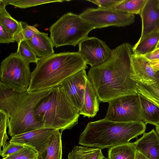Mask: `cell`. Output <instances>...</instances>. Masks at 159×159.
<instances>
[{"mask_svg":"<svg viewBox=\"0 0 159 159\" xmlns=\"http://www.w3.org/2000/svg\"><path fill=\"white\" fill-rule=\"evenodd\" d=\"M62 154L61 133L59 130L52 135L46 149L39 155L40 159H62Z\"/></svg>","mask_w":159,"mask_h":159,"instance_id":"cell-21","label":"cell"},{"mask_svg":"<svg viewBox=\"0 0 159 159\" xmlns=\"http://www.w3.org/2000/svg\"><path fill=\"white\" fill-rule=\"evenodd\" d=\"M136 159H149L139 152H137Z\"/></svg>","mask_w":159,"mask_h":159,"instance_id":"cell-36","label":"cell"},{"mask_svg":"<svg viewBox=\"0 0 159 159\" xmlns=\"http://www.w3.org/2000/svg\"><path fill=\"white\" fill-rule=\"evenodd\" d=\"M143 121L156 127L159 125V107L138 93Z\"/></svg>","mask_w":159,"mask_h":159,"instance_id":"cell-19","label":"cell"},{"mask_svg":"<svg viewBox=\"0 0 159 159\" xmlns=\"http://www.w3.org/2000/svg\"><path fill=\"white\" fill-rule=\"evenodd\" d=\"M58 131L52 128H42L14 136L9 142L30 147L41 154L47 148L52 135Z\"/></svg>","mask_w":159,"mask_h":159,"instance_id":"cell-11","label":"cell"},{"mask_svg":"<svg viewBox=\"0 0 159 159\" xmlns=\"http://www.w3.org/2000/svg\"><path fill=\"white\" fill-rule=\"evenodd\" d=\"M51 89L19 92L0 84V111L8 117L10 136L12 137L45 127L36 118L34 111L39 102Z\"/></svg>","mask_w":159,"mask_h":159,"instance_id":"cell-2","label":"cell"},{"mask_svg":"<svg viewBox=\"0 0 159 159\" xmlns=\"http://www.w3.org/2000/svg\"><path fill=\"white\" fill-rule=\"evenodd\" d=\"M15 41L14 37L0 24V43H9Z\"/></svg>","mask_w":159,"mask_h":159,"instance_id":"cell-33","label":"cell"},{"mask_svg":"<svg viewBox=\"0 0 159 159\" xmlns=\"http://www.w3.org/2000/svg\"><path fill=\"white\" fill-rule=\"evenodd\" d=\"M155 79L157 82V84L159 87V70L155 72Z\"/></svg>","mask_w":159,"mask_h":159,"instance_id":"cell-37","label":"cell"},{"mask_svg":"<svg viewBox=\"0 0 159 159\" xmlns=\"http://www.w3.org/2000/svg\"><path fill=\"white\" fill-rule=\"evenodd\" d=\"M6 5H10L20 8H26L43 4L61 2L64 0H3Z\"/></svg>","mask_w":159,"mask_h":159,"instance_id":"cell-27","label":"cell"},{"mask_svg":"<svg viewBox=\"0 0 159 159\" xmlns=\"http://www.w3.org/2000/svg\"><path fill=\"white\" fill-rule=\"evenodd\" d=\"M80 115L61 85L51 89L39 102L34 111L36 118L45 127L61 131L77 125Z\"/></svg>","mask_w":159,"mask_h":159,"instance_id":"cell-5","label":"cell"},{"mask_svg":"<svg viewBox=\"0 0 159 159\" xmlns=\"http://www.w3.org/2000/svg\"><path fill=\"white\" fill-rule=\"evenodd\" d=\"M139 15L142 21L141 40L149 34L159 30V11L157 0H147Z\"/></svg>","mask_w":159,"mask_h":159,"instance_id":"cell-14","label":"cell"},{"mask_svg":"<svg viewBox=\"0 0 159 159\" xmlns=\"http://www.w3.org/2000/svg\"><path fill=\"white\" fill-rule=\"evenodd\" d=\"M17 52L25 61L29 64H36L39 59L31 48L27 41L22 40L18 43Z\"/></svg>","mask_w":159,"mask_h":159,"instance_id":"cell-26","label":"cell"},{"mask_svg":"<svg viewBox=\"0 0 159 159\" xmlns=\"http://www.w3.org/2000/svg\"><path fill=\"white\" fill-rule=\"evenodd\" d=\"M79 15L95 29L125 27L133 23L135 15L114 9L88 8Z\"/></svg>","mask_w":159,"mask_h":159,"instance_id":"cell-9","label":"cell"},{"mask_svg":"<svg viewBox=\"0 0 159 159\" xmlns=\"http://www.w3.org/2000/svg\"><path fill=\"white\" fill-rule=\"evenodd\" d=\"M147 0H122L112 9L134 15H139Z\"/></svg>","mask_w":159,"mask_h":159,"instance_id":"cell-25","label":"cell"},{"mask_svg":"<svg viewBox=\"0 0 159 159\" xmlns=\"http://www.w3.org/2000/svg\"><path fill=\"white\" fill-rule=\"evenodd\" d=\"M6 6L3 0H0V24L15 39L19 36L22 31L24 22L18 21L11 17L7 11Z\"/></svg>","mask_w":159,"mask_h":159,"instance_id":"cell-18","label":"cell"},{"mask_svg":"<svg viewBox=\"0 0 159 159\" xmlns=\"http://www.w3.org/2000/svg\"><path fill=\"white\" fill-rule=\"evenodd\" d=\"M39 153L32 148L27 146L11 155L1 159H36Z\"/></svg>","mask_w":159,"mask_h":159,"instance_id":"cell-28","label":"cell"},{"mask_svg":"<svg viewBox=\"0 0 159 159\" xmlns=\"http://www.w3.org/2000/svg\"><path fill=\"white\" fill-rule=\"evenodd\" d=\"M88 77L85 70H82L68 77L61 85L79 111L83 106Z\"/></svg>","mask_w":159,"mask_h":159,"instance_id":"cell-12","label":"cell"},{"mask_svg":"<svg viewBox=\"0 0 159 159\" xmlns=\"http://www.w3.org/2000/svg\"><path fill=\"white\" fill-rule=\"evenodd\" d=\"M134 142H129L109 149L106 159H136Z\"/></svg>","mask_w":159,"mask_h":159,"instance_id":"cell-20","label":"cell"},{"mask_svg":"<svg viewBox=\"0 0 159 159\" xmlns=\"http://www.w3.org/2000/svg\"><path fill=\"white\" fill-rule=\"evenodd\" d=\"M159 48V41H158L157 43V44L156 45V46H155V48L154 49H155V48Z\"/></svg>","mask_w":159,"mask_h":159,"instance_id":"cell-40","label":"cell"},{"mask_svg":"<svg viewBox=\"0 0 159 159\" xmlns=\"http://www.w3.org/2000/svg\"><path fill=\"white\" fill-rule=\"evenodd\" d=\"M134 142L137 152L149 159H159V136L154 129Z\"/></svg>","mask_w":159,"mask_h":159,"instance_id":"cell-15","label":"cell"},{"mask_svg":"<svg viewBox=\"0 0 159 159\" xmlns=\"http://www.w3.org/2000/svg\"><path fill=\"white\" fill-rule=\"evenodd\" d=\"M31 75L29 64L16 52L1 62L0 84L8 89L22 92L27 91Z\"/></svg>","mask_w":159,"mask_h":159,"instance_id":"cell-7","label":"cell"},{"mask_svg":"<svg viewBox=\"0 0 159 159\" xmlns=\"http://www.w3.org/2000/svg\"><path fill=\"white\" fill-rule=\"evenodd\" d=\"M0 149H2L8 143L7 140L9 139L7 133V129L8 125V118L3 111H0Z\"/></svg>","mask_w":159,"mask_h":159,"instance_id":"cell-29","label":"cell"},{"mask_svg":"<svg viewBox=\"0 0 159 159\" xmlns=\"http://www.w3.org/2000/svg\"><path fill=\"white\" fill-rule=\"evenodd\" d=\"M156 131L159 136V125L157 127H156Z\"/></svg>","mask_w":159,"mask_h":159,"instance_id":"cell-38","label":"cell"},{"mask_svg":"<svg viewBox=\"0 0 159 159\" xmlns=\"http://www.w3.org/2000/svg\"><path fill=\"white\" fill-rule=\"evenodd\" d=\"M100 102L92 83L88 77L83 103L82 108L79 111L80 114L83 115L84 117H94L98 111Z\"/></svg>","mask_w":159,"mask_h":159,"instance_id":"cell-17","label":"cell"},{"mask_svg":"<svg viewBox=\"0 0 159 159\" xmlns=\"http://www.w3.org/2000/svg\"><path fill=\"white\" fill-rule=\"evenodd\" d=\"M36 159H40V157L39 154V155L38 157H37V158Z\"/></svg>","mask_w":159,"mask_h":159,"instance_id":"cell-41","label":"cell"},{"mask_svg":"<svg viewBox=\"0 0 159 159\" xmlns=\"http://www.w3.org/2000/svg\"><path fill=\"white\" fill-rule=\"evenodd\" d=\"M133 47L129 43H123L112 49L106 61L89 69L88 77L101 102H108L138 93L137 83L130 77Z\"/></svg>","mask_w":159,"mask_h":159,"instance_id":"cell-1","label":"cell"},{"mask_svg":"<svg viewBox=\"0 0 159 159\" xmlns=\"http://www.w3.org/2000/svg\"><path fill=\"white\" fill-rule=\"evenodd\" d=\"M159 40V30L153 32L141 40L133 46L134 52L144 55L152 51Z\"/></svg>","mask_w":159,"mask_h":159,"instance_id":"cell-23","label":"cell"},{"mask_svg":"<svg viewBox=\"0 0 159 159\" xmlns=\"http://www.w3.org/2000/svg\"><path fill=\"white\" fill-rule=\"evenodd\" d=\"M122 0H87L97 5L98 8L105 9H113Z\"/></svg>","mask_w":159,"mask_h":159,"instance_id":"cell-32","label":"cell"},{"mask_svg":"<svg viewBox=\"0 0 159 159\" xmlns=\"http://www.w3.org/2000/svg\"><path fill=\"white\" fill-rule=\"evenodd\" d=\"M27 41L39 58L46 57L54 54L53 43L47 33L39 31Z\"/></svg>","mask_w":159,"mask_h":159,"instance_id":"cell-16","label":"cell"},{"mask_svg":"<svg viewBox=\"0 0 159 159\" xmlns=\"http://www.w3.org/2000/svg\"><path fill=\"white\" fill-rule=\"evenodd\" d=\"M156 83L149 85L137 83L136 88L138 93L159 107V87Z\"/></svg>","mask_w":159,"mask_h":159,"instance_id":"cell-24","label":"cell"},{"mask_svg":"<svg viewBox=\"0 0 159 159\" xmlns=\"http://www.w3.org/2000/svg\"><path fill=\"white\" fill-rule=\"evenodd\" d=\"M108 103L104 119L117 122L143 121L138 93L120 97Z\"/></svg>","mask_w":159,"mask_h":159,"instance_id":"cell-8","label":"cell"},{"mask_svg":"<svg viewBox=\"0 0 159 159\" xmlns=\"http://www.w3.org/2000/svg\"><path fill=\"white\" fill-rule=\"evenodd\" d=\"M143 121L122 122L105 119L89 122L80 134L79 143L84 146L110 148L129 142L145 132Z\"/></svg>","mask_w":159,"mask_h":159,"instance_id":"cell-4","label":"cell"},{"mask_svg":"<svg viewBox=\"0 0 159 159\" xmlns=\"http://www.w3.org/2000/svg\"><path fill=\"white\" fill-rule=\"evenodd\" d=\"M79 15L69 12L61 16L50 27V37L56 48L66 45L75 47L88 37L94 29Z\"/></svg>","mask_w":159,"mask_h":159,"instance_id":"cell-6","label":"cell"},{"mask_svg":"<svg viewBox=\"0 0 159 159\" xmlns=\"http://www.w3.org/2000/svg\"><path fill=\"white\" fill-rule=\"evenodd\" d=\"M78 45L79 52L87 64L91 67L106 61L111 56L112 51L105 42L94 37H88Z\"/></svg>","mask_w":159,"mask_h":159,"instance_id":"cell-10","label":"cell"},{"mask_svg":"<svg viewBox=\"0 0 159 159\" xmlns=\"http://www.w3.org/2000/svg\"><path fill=\"white\" fill-rule=\"evenodd\" d=\"M101 149L85 146H75L68 153L67 159H104Z\"/></svg>","mask_w":159,"mask_h":159,"instance_id":"cell-22","label":"cell"},{"mask_svg":"<svg viewBox=\"0 0 159 159\" xmlns=\"http://www.w3.org/2000/svg\"><path fill=\"white\" fill-rule=\"evenodd\" d=\"M31 72L27 91L51 89L61 85L69 76L88 68L87 63L79 52H65L40 58Z\"/></svg>","mask_w":159,"mask_h":159,"instance_id":"cell-3","label":"cell"},{"mask_svg":"<svg viewBox=\"0 0 159 159\" xmlns=\"http://www.w3.org/2000/svg\"><path fill=\"white\" fill-rule=\"evenodd\" d=\"M148 61L155 72L159 70V60Z\"/></svg>","mask_w":159,"mask_h":159,"instance_id":"cell-35","label":"cell"},{"mask_svg":"<svg viewBox=\"0 0 159 159\" xmlns=\"http://www.w3.org/2000/svg\"><path fill=\"white\" fill-rule=\"evenodd\" d=\"M155 72L143 55L134 52L131 59L130 77L137 83L149 85L157 82Z\"/></svg>","mask_w":159,"mask_h":159,"instance_id":"cell-13","label":"cell"},{"mask_svg":"<svg viewBox=\"0 0 159 159\" xmlns=\"http://www.w3.org/2000/svg\"><path fill=\"white\" fill-rule=\"evenodd\" d=\"M39 31L35 27L25 24L24 22L23 29L20 35L15 39V40L17 43L22 40L29 41Z\"/></svg>","mask_w":159,"mask_h":159,"instance_id":"cell-30","label":"cell"},{"mask_svg":"<svg viewBox=\"0 0 159 159\" xmlns=\"http://www.w3.org/2000/svg\"><path fill=\"white\" fill-rule=\"evenodd\" d=\"M157 9L159 11V0H157Z\"/></svg>","mask_w":159,"mask_h":159,"instance_id":"cell-39","label":"cell"},{"mask_svg":"<svg viewBox=\"0 0 159 159\" xmlns=\"http://www.w3.org/2000/svg\"><path fill=\"white\" fill-rule=\"evenodd\" d=\"M24 145L8 142L6 147L0 150V155L2 158H6L22 149Z\"/></svg>","mask_w":159,"mask_h":159,"instance_id":"cell-31","label":"cell"},{"mask_svg":"<svg viewBox=\"0 0 159 159\" xmlns=\"http://www.w3.org/2000/svg\"><path fill=\"white\" fill-rule=\"evenodd\" d=\"M144 55L148 60H159V48L154 49Z\"/></svg>","mask_w":159,"mask_h":159,"instance_id":"cell-34","label":"cell"}]
</instances>
